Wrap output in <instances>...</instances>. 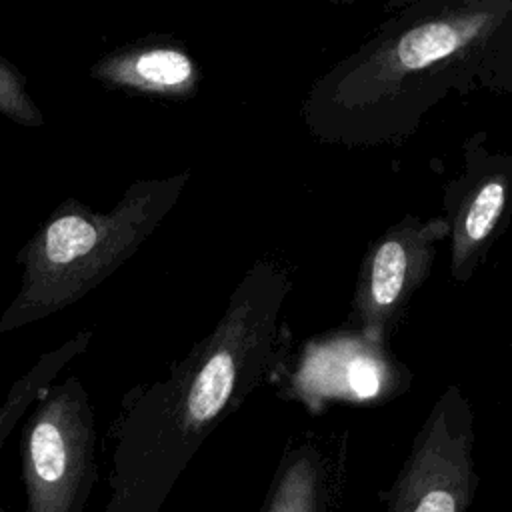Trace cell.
Returning a JSON list of instances; mask_svg holds the SVG:
<instances>
[{
	"mask_svg": "<svg viewBox=\"0 0 512 512\" xmlns=\"http://www.w3.org/2000/svg\"><path fill=\"white\" fill-rule=\"evenodd\" d=\"M512 0H418L320 74L302 102L308 132L346 148L400 144L450 94L478 88Z\"/></svg>",
	"mask_w": 512,
	"mask_h": 512,
	"instance_id": "cell-1",
	"label": "cell"
},
{
	"mask_svg": "<svg viewBox=\"0 0 512 512\" xmlns=\"http://www.w3.org/2000/svg\"><path fill=\"white\" fill-rule=\"evenodd\" d=\"M290 290L288 270L272 258L244 272L214 330L122 416L118 468L192 450L256 386L280 376L292 346L282 316Z\"/></svg>",
	"mask_w": 512,
	"mask_h": 512,
	"instance_id": "cell-2",
	"label": "cell"
},
{
	"mask_svg": "<svg viewBox=\"0 0 512 512\" xmlns=\"http://www.w3.org/2000/svg\"><path fill=\"white\" fill-rule=\"evenodd\" d=\"M0 116L24 126L42 128L46 118L26 88L24 74L0 56Z\"/></svg>",
	"mask_w": 512,
	"mask_h": 512,
	"instance_id": "cell-11",
	"label": "cell"
},
{
	"mask_svg": "<svg viewBox=\"0 0 512 512\" xmlns=\"http://www.w3.org/2000/svg\"><path fill=\"white\" fill-rule=\"evenodd\" d=\"M478 86L498 94L512 92V14L486 48L478 70Z\"/></svg>",
	"mask_w": 512,
	"mask_h": 512,
	"instance_id": "cell-12",
	"label": "cell"
},
{
	"mask_svg": "<svg viewBox=\"0 0 512 512\" xmlns=\"http://www.w3.org/2000/svg\"><path fill=\"white\" fill-rule=\"evenodd\" d=\"M0 512H6V510H4V508H0Z\"/></svg>",
	"mask_w": 512,
	"mask_h": 512,
	"instance_id": "cell-13",
	"label": "cell"
},
{
	"mask_svg": "<svg viewBox=\"0 0 512 512\" xmlns=\"http://www.w3.org/2000/svg\"><path fill=\"white\" fill-rule=\"evenodd\" d=\"M318 496V458L308 446H304L286 458L266 512H318Z\"/></svg>",
	"mask_w": 512,
	"mask_h": 512,
	"instance_id": "cell-10",
	"label": "cell"
},
{
	"mask_svg": "<svg viewBox=\"0 0 512 512\" xmlns=\"http://www.w3.org/2000/svg\"><path fill=\"white\" fill-rule=\"evenodd\" d=\"M410 376L388 346L348 328L310 340L290 374L294 392L310 406L320 398L372 400L388 394Z\"/></svg>",
	"mask_w": 512,
	"mask_h": 512,
	"instance_id": "cell-8",
	"label": "cell"
},
{
	"mask_svg": "<svg viewBox=\"0 0 512 512\" xmlns=\"http://www.w3.org/2000/svg\"><path fill=\"white\" fill-rule=\"evenodd\" d=\"M474 412L450 384L418 430L392 486L388 512H466L474 488Z\"/></svg>",
	"mask_w": 512,
	"mask_h": 512,
	"instance_id": "cell-5",
	"label": "cell"
},
{
	"mask_svg": "<svg viewBox=\"0 0 512 512\" xmlns=\"http://www.w3.org/2000/svg\"><path fill=\"white\" fill-rule=\"evenodd\" d=\"M190 172L132 182L106 212L76 198L60 202L18 252L20 290L0 314V332L68 308L116 272L158 228Z\"/></svg>",
	"mask_w": 512,
	"mask_h": 512,
	"instance_id": "cell-3",
	"label": "cell"
},
{
	"mask_svg": "<svg viewBox=\"0 0 512 512\" xmlns=\"http://www.w3.org/2000/svg\"><path fill=\"white\" fill-rule=\"evenodd\" d=\"M450 276L466 284L512 218V154L488 144L484 130L462 144V170L444 186Z\"/></svg>",
	"mask_w": 512,
	"mask_h": 512,
	"instance_id": "cell-7",
	"label": "cell"
},
{
	"mask_svg": "<svg viewBox=\"0 0 512 512\" xmlns=\"http://www.w3.org/2000/svg\"><path fill=\"white\" fill-rule=\"evenodd\" d=\"M20 454L26 512H82L96 480V424L78 378L40 390Z\"/></svg>",
	"mask_w": 512,
	"mask_h": 512,
	"instance_id": "cell-4",
	"label": "cell"
},
{
	"mask_svg": "<svg viewBox=\"0 0 512 512\" xmlns=\"http://www.w3.org/2000/svg\"><path fill=\"white\" fill-rule=\"evenodd\" d=\"M448 234L442 216L406 214L374 238L358 268L348 328L388 346Z\"/></svg>",
	"mask_w": 512,
	"mask_h": 512,
	"instance_id": "cell-6",
	"label": "cell"
},
{
	"mask_svg": "<svg viewBox=\"0 0 512 512\" xmlns=\"http://www.w3.org/2000/svg\"><path fill=\"white\" fill-rule=\"evenodd\" d=\"M90 76L110 90L190 100L200 88L202 70L180 40L150 34L100 56L92 64Z\"/></svg>",
	"mask_w": 512,
	"mask_h": 512,
	"instance_id": "cell-9",
	"label": "cell"
}]
</instances>
